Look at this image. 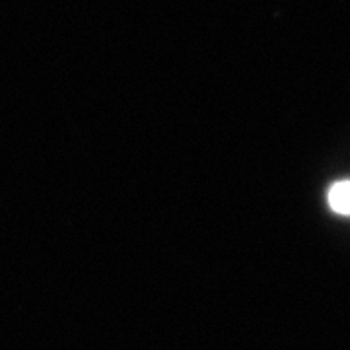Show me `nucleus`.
<instances>
[{"instance_id":"f257e3e1","label":"nucleus","mask_w":350,"mask_h":350,"mask_svg":"<svg viewBox=\"0 0 350 350\" xmlns=\"http://www.w3.org/2000/svg\"><path fill=\"white\" fill-rule=\"evenodd\" d=\"M329 206L338 214H347L350 216V179L349 181H340V183H335L329 195Z\"/></svg>"}]
</instances>
